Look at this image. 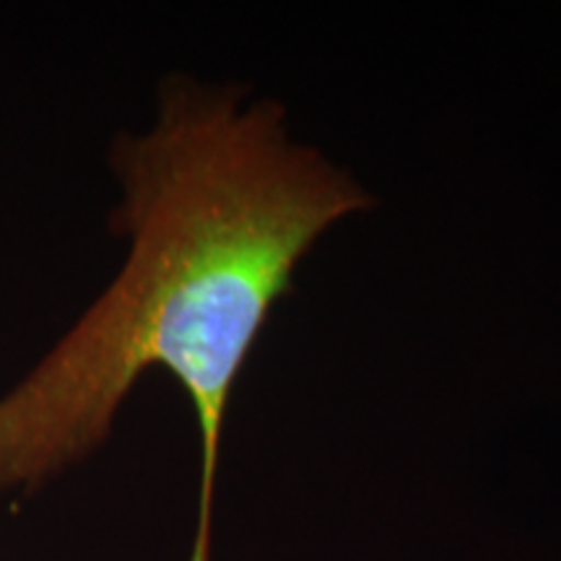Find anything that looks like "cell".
Returning <instances> with one entry per match:
<instances>
[{"instance_id": "1", "label": "cell", "mask_w": 561, "mask_h": 561, "mask_svg": "<svg viewBox=\"0 0 561 561\" xmlns=\"http://www.w3.org/2000/svg\"><path fill=\"white\" fill-rule=\"evenodd\" d=\"M121 276L0 401V491L34 489L89 458L144 371L167 369L201 434L187 561H210L224 416L273 307L333 224L375 206L346 170L286 133L276 100L172 79L159 121L121 136Z\"/></svg>"}]
</instances>
